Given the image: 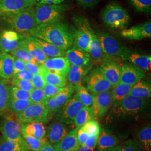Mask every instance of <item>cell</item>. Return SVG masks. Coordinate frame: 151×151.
Masks as SVG:
<instances>
[{"mask_svg": "<svg viewBox=\"0 0 151 151\" xmlns=\"http://www.w3.org/2000/svg\"><path fill=\"white\" fill-rule=\"evenodd\" d=\"M28 33L30 37L43 40L65 51L73 43L74 31L60 22L39 25Z\"/></svg>", "mask_w": 151, "mask_h": 151, "instance_id": "1", "label": "cell"}, {"mask_svg": "<svg viewBox=\"0 0 151 151\" xmlns=\"http://www.w3.org/2000/svg\"><path fill=\"white\" fill-rule=\"evenodd\" d=\"M0 17L16 32L20 33L29 32L38 26L34 6L14 14L1 15Z\"/></svg>", "mask_w": 151, "mask_h": 151, "instance_id": "2", "label": "cell"}, {"mask_svg": "<svg viewBox=\"0 0 151 151\" xmlns=\"http://www.w3.org/2000/svg\"><path fill=\"white\" fill-rule=\"evenodd\" d=\"M101 19L107 27L116 29H125L130 20L126 10L114 2L109 4L104 8L101 13Z\"/></svg>", "mask_w": 151, "mask_h": 151, "instance_id": "3", "label": "cell"}, {"mask_svg": "<svg viewBox=\"0 0 151 151\" xmlns=\"http://www.w3.org/2000/svg\"><path fill=\"white\" fill-rule=\"evenodd\" d=\"M66 6L62 5H47L38 3L35 7V15L38 25L60 22Z\"/></svg>", "mask_w": 151, "mask_h": 151, "instance_id": "4", "label": "cell"}, {"mask_svg": "<svg viewBox=\"0 0 151 151\" xmlns=\"http://www.w3.org/2000/svg\"><path fill=\"white\" fill-rule=\"evenodd\" d=\"M97 37L100 41L104 54L110 57H118L128 60L131 53L127 48L123 46L113 36L106 32H99Z\"/></svg>", "mask_w": 151, "mask_h": 151, "instance_id": "5", "label": "cell"}, {"mask_svg": "<svg viewBox=\"0 0 151 151\" xmlns=\"http://www.w3.org/2000/svg\"><path fill=\"white\" fill-rule=\"evenodd\" d=\"M73 20L77 28L74 31L73 45L88 53L92 32L91 27L87 19L83 16H75Z\"/></svg>", "mask_w": 151, "mask_h": 151, "instance_id": "6", "label": "cell"}, {"mask_svg": "<svg viewBox=\"0 0 151 151\" xmlns=\"http://www.w3.org/2000/svg\"><path fill=\"white\" fill-rule=\"evenodd\" d=\"M21 123H43L49 120L48 109L45 106L38 104H31L22 113L17 115Z\"/></svg>", "mask_w": 151, "mask_h": 151, "instance_id": "7", "label": "cell"}, {"mask_svg": "<svg viewBox=\"0 0 151 151\" xmlns=\"http://www.w3.org/2000/svg\"><path fill=\"white\" fill-rule=\"evenodd\" d=\"M83 107V104L75 95L58 109L57 119L65 124H73L76 116Z\"/></svg>", "mask_w": 151, "mask_h": 151, "instance_id": "8", "label": "cell"}, {"mask_svg": "<svg viewBox=\"0 0 151 151\" xmlns=\"http://www.w3.org/2000/svg\"><path fill=\"white\" fill-rule=\"evenodd\" d=\"M147 106L146 99L128 95L115 104L116 113L122 115H134L139 113Z\"/></svg>", "mask_w": 151, "mask_h": 151, "instance_id": "9", "label": "cell"}, {"mask_svg": "<svg viewBox=\"0 0 151 151\" xmlns=\"http://www.w3.org/2000/svg\"><path fill=\"white\" fill-rule=\"evenodd\" d=\"M75 91V85L69 84L64 87L63 90L56 95L49 99L46 103L45 107L48 111L49 119H50L53 114L57 113L58 109L72 97Z\"/></svg>", "mask_w": 151, "mask_h": 151, "instance_id": "10", "label": "cell"}, {"mask_svg": "<svg viewBox=\"0 0 151 151\" xmlns=\"http://www.w3.org/2000/svg\"><path fill=\"white\" fill-rule=\"evenodd\" d=\"M87 90L95 94L109 91L113 87L106 79L100 68L92 71L86 78Z\"/></svg>", "mask_w": 151, "mask_h": 151, "instance_id": "11", "label": "cell"}, {"mask_svg": "<svg viewBox=\"0 0 151 151\" xmlns=\"http://www.w3.org/2000/svg\"><path fill=\"white\" fill-rule=\"evenodd\" d=\"M91 108L93 116L102 117L105 115L113 104L111 91L102 92L96 93Z\"/></svg>", "mask_w": 151, "mask_h": 151, "instance_id": "12", "label": "cell"}, {"mask_svg": "<svg viewBox=\"0 0 151 151\" xmlns=\"http://www.w3.org/2000/svg\"><path fill=\"white\" fill-rule=\"evenodd\" d=\"M1 131L4 139L22 143L25 142L21 134L20 124L10 116L6 117L1 125Z\"/></svg>", "mask_w": 151, "mask_h": 151, "instance_id": "13", "label": "cell"}, {"mask_svg": "<svg viewBox=\"0 0 151 151\" xmlns=\"http://www.w3.org/2000/svg\"><path fill=\"white\" fill-rule=\"evenodd\" d=\"M120 35L125 39L132 40H139L145 38H151V21L129 29H124L120 32Z\"/></svg>", "mask_w": 151, "mask_h": 151, "instance_id": "14", "label": "cell"}, {"mask_svg": "<svg viewBox=\"0 0 151 151\" xmlns=\"http://www.w3.org/2000/svg\"><path fill=\"white\" fill-rule=\"evenodd\" d=\"M36 0H0V15L14 14L34 6Z\"/></svg>", "mask_w": 151, "mask_h": 151, "instance_id": "15", "label": "cell"}, {"mask_svg": "<svg viewBox=\"0 0 151 151\" xmlns=\"http://www.w3.org/2000/svg\"><path fill=\"white\" fill-rule=\"evenodd\" d=\"M47 70L56 72L67 77L70 69V64L65 57L48 58L42 65Z\"/></svg>", "mask_w": 151, "mask_h": 151, "instance_id": "16", "label": "cell"}, {"mask_svg": "<svg viewBox=\"0 0 151 151\" xmlns=\"http://www.w3.org/2000/svg\"><path fill=\"white\" fill-rule=\"evenodd\" d=\"M145 77L144 72L137 67L128 65H124L121 67L120 82L133 85Z\"/></svg>", "mask_w": 151, "mask_h": 151, "instance_id": "17", "label": "cell"}, {"mask_svg": "<svg viewBox=\"0 0 151 151\" xmlns=\"http://www.w3.org/2000/svg\"><path fill=\"white\" fill-rule=\"evenodd\" d=\"M65 57L70 65H87L90 60V55L81 49L75 46L71 47L65 52Z\"/></svg>", "mask_w": 151, "mask_h": 151, "instance_id": "18", "label": "cell"}, {"mask_svg": "<svg viewBox=\"0 0 151 151\" xmlns=\"http://www.w3.org/2000/svg\"><path fill=\"white\" fill-rule=\"evenodd\" d=\"M46 132L49 140L52 145L58 143L69 133L66 124L59 121L50 124Z\"/></svg>", "mask_w": 151, "mask_h": 151, "instance_id": "19", "label": "cell"}, {"mask_svg": "<svg viewBox=\"0 0 151 151\" xmlns=\"http://www.w3.org/2000/svg\"><path fill=\"white\" fill-rule=\"evenodd\" d=\"M104 77L113 87L120 82L121 67L112 62H104L100 68Z\"/></svg>", "mask_w": 151, "mask_h": 151, "instance_id": "20", "label": "cell"}, {"mask_svg": "<svg viewBox=\"0 0 151 151\" xmlns=\"http://www.w3.org/2000/svg\"><path fill=\"white\" fill-rule=\"evenodd\" d=\"M78 128H76L65 136L58 143L53 145L57 151H77L79 147L77 139Z\"/></svg>", "mask_w": 151, "mask_h": 151, "instance_id": "21", "label": "cell"}, {"mask_svg": "<svg viewBox=\"0 0 151 151\" xmlns=\"http://www.w3.org/2000/svg\"><path fill=\"white\" fill-rule=\"evenodd\" d=\"M20 128L22 135H30L43 139L47 134L46 128L43 123H21Z\"/></svg>", "mask_w": 151, "mask_h": 151, "instance_id": "22", "label": "cell"}, {"mask_svg": "<svg viewBox=\"0 0 151 151\" xmlns=\"http://www.w3.org/2000/svg\"><path fill=\"white\" fill-rule=\"evenodd\" d=\"M27 37L34 43L36 44L48 58H54L65 55V50L59 48L52 44L30 36H28Z\"/></svg>", "mask_w": 151, "mask_h": 151, "instance_id": "23", "label": "cell"}, {"mask_svg": "<svg viewBox=\"0 0 151 151\" xmlns=\"http://www.w3.org/2000/svg\"><path fill=\"white\" fill-rule=\"evenodd\" d=\"M119 140L116 135L104 129L100 130L97 141L99 151H105L117 146Z\"/></svg>", "mask_w": 151, "mask_h": 151, "instance_id": "24", "label": "cell"}, {"mask_svg": "<svg viewBox=\"0 0 151 151\" xmlns=\"http://www.w3.org/2000/svg\"><path fill=\"white\" fill-rule=\"evenodd\" d=\"M135 142L143 151H151V126L147 124L137 133Z\"/></svg>", "mask_w": 151, "mask_h": 151, "instance_id": "25", "label": "cell"}, {"mask_svg": "<svg viewBox=\"0 0 151 151\" xmlns=\"http://www.w3.org/2000/svg\"><path fill=\"white\" fill-rule=\"evenodd\" d=\"M14 58L7 53L0 54V77L5 80L14 76Z\"/></svg>", "mask_w": 151, "mask_h": 151, "instance_id": "26", "label": "cell"}, {"mask_svg": "<svg viewBox=\"0 0 151 151\" xmlns=\"http://www.w3.org/2000/svg\"><path fill=\"white\" fill-rule=\"evenodd\" d=\"M22 44L27 49L32 57L36 60L39 65H43L44 62L48 58L38 45L29 39L27 37L25 38L22 37Z\"/></svg>", "mask_w": 151, "mask_h": 151, "instance_id": "27", "label": "cell"}, {"mask_svg": "<svg viewBox=\"0 0 151 151\" xmlns=\"http://www.w3.org/2000/svg\"><path fill=\"white\" fill-rule=\"evenodd\" d=\"M10 99V86L5 79L0 77V115L5 114L9 110Z\"/></svg>", "mask_w": 151, "mask_h": 151, "instance_id": "28", "label": "cell"}, {"mask_svg": "<svg viewBox=\"0 0 151 151\" xmlns=\"http://www.w3.org/2000/svg\"><path fill=\"white\" fill-rule=\"evenodd\" d=\"M129 95L145 99L149 98L151 96V85L143 79L139 80L132 86Z\"/></svg>", "mask_w": 151, "mask_h": 151, "instance_id": "29", "label": "cell"}, {"mask_svg": "<svg viewBox=\"0 0 151 151\" xmlns=\"http://www.w3.org/2000/svg\"><path fill=\"white\" fill-rule=\"evenodd\" d=\"M40 73L42 75L46 83L56 86L64 87L67 85V78L59 73L47 70L42 65Z\"/></svg>", "mask_w": 151, "mask_h": 151, "instance_id": "30", "label": "cell"}, {"mask_svg": "<svg viewBox=\"0 0 151 151\" xmlns=\"http://www.w3.org/2000/svg\"><path fill=\"white\" fill-rule=\"evenodd\" d=\"M86 65L80 66L70 65V69L67 76V80L73 85H80V82L86 75L89 68H87Z\"/></svg>", "mask_w": 151, "mask_h": 151, "instance_id": "31", "label": "cell"}, {"mask_svg": "<svg viewBox=\"0 0 151 151\" xmlns=\"http://www.w3.org/2000/svg\"><path fill=\"white\" fill-rule=\"evenodd\" d=\"M88 53L94 60L100 62L103 58L104 54L97 35L92 30V37L88 49Z\"/></svg>", "mask_w": 151, "mask_h": 151, "instance_id": "32", "label": "cell"}, {"mask_svg": "<svg viewBox=\"0 0 151 151\" xmlns=\"http://www.w3.org/2000/svg\"><path fill=\"white\" fill-rule=\"evenodd\" d=\"M133 85L119 82L113 87L111 93L112 101L114 104L120 102L124 97L129 95L130 90Z\"/></svg>", "mask_w": 151, "mask_h": 151, "instance_id": "33", "label": "cell"}, {"mask_svg": "<svg viewBox=\"0 0 151 151\" xmlns=\"http://www.w3.org/2000/svg\"><path fill=\"white\" fill-rule=\"evenodd\" d=\"M128 60L144 70L148 71L151 70V57L150 55L130 53Z\"/></svg>", "mask_w": 151, "mask_h": 151, "instance_id": "34", "label": "cell"}, {"mask_svg": "<svg viewBox=\"0 0 151 151\" xmlns=\"http://www.w3.org/2000/svg\"><path fill=\"white\" fill-rule=\"evenodd\" d=\"M26 142H19L3 138L0 141V151H29Z\"/></svg>", "mask_w": 151, "mask_h": 151, "instance_id": "35", "label": "cell"}, {"mask_svg": "<svg viewBox=\"0 0 151 151\" xmlns=\"http://www.w3.org/2000/svg\"><path fill=\"white\" fill-rule=\"evenodd\" d=\"M75 91H76V95L83 106L91 107L93 101L94 96L91 95L86 87L81 85H75Z\"/></svg>", "mask_w": 151, "mask_h": 151, "instance_id": "36", "label": "cell"}, {"mask_svg": "<svg viewBox=\"0 0 151 151\" xmlns=\"http://www.w3.org/2000/svg\"><path fill=\"white\" fill-rule=\"evenodd\" d=\"M93 115L91 107L83 106L79 111L74 119L73 123L76 128H80L87 122L93 118Z\"/></svg>", "mask_w": 151, "mask_h": 151, "instance_id": "37", "label": "cell"}, {"mask_svg": "<svg viewBox=\"0 0 151 151\" xmlns=\"http://www.w3.org/2000/svg\"><path fill=\"white\" fill-rule=\"evenodd\" d=\"M10 53L12 56L15 59L22 60L25 62H30L33 63H38L36 60L32 57V55L27 50V49L22 44V40L20 45Z\"/></svg>", "mask_w": 151, "mask_h": 151, "instance_id": "38", "label": "cell"}, {"mask_svg": "<svg viewBox=\"0 0 151 151\" xmlns=\"http://www.w3.org/2000/svg\"><path fill=\"white\" fill-rule=\"evenodd\" d=\"M21 40L11 41L0 35V51L4 53L11 52L20 45Z\"/></svg>", "mask_w": 151, "mask_h": 151, "instance_id": "39", "label": "cell"}, {"mask_svg": "<svg viewBox=\"0 0 151 151\" xmlns=\"http://www.w3.org/2000/svg\"><path fill=\"white\" fill-rule=\"evenodd\" d=\"M31 104L30 100H16L10 99L9 109L12 110L16 115L22 113Z\"/></svg>", "mask_w": 151, "mask_h": 151, "instance_id": "40", "label": "cell"}, {"mask_svg": "<svg viewBox=\"0 0 151 151\" xmlns=\"http://www.w3.org/2000/svg\"><path fill=\"white\" fill-rule=\"evenodd\" d=\"M22 137L25 140L29 149L32 151H39L44 143L46 141L45 139H39L33 136L22 135Z\"/></svg>", "mask_w": 151, "mask_h": 151, "instance_id": "41", "label": "cell"}, {"mask_svg": "<svg viewBox=\"0 0 151 151\" xmlns=\"http://www.w3.org/2000/svg\"><path fill=\"white\" fill-rule=\"evenodd\" d=\"M48 100L44 95L43 89L34 88L30 91V100L32 104H42L45 106Z\"/></svg>", "mask_w": 151, "mask_h": 151, "instance_id": "42", "label": "cell"}, {"mask_svg": "<svg viewBox=\"0 0 151 151\" xmlns=\"http://www.w3.org/2000/svg\"><path fill=\"white\" fill-rule=\"evenodd\" d=\"M30 92L18 88L10 87V98L16 100H30Z\"/></svg>", "mask_w": 151, "mask_h": 151, "instance_id": "43", "label": "cell"}, {"mask_svg": "<svg viewBox=\"0 0 151 151\" xmlns=\"http://www.w3.org/2000/svg\"><path fill=\"white\" fill-rule=\"evenodd\" d=\"M130 4L137 10L143 12H150L151 0H129Z\"/></svg>", "mask_w": 151, "mask_h": 151, "instance_id": "44", "label": "cell"}, {"mask_svg": "<svg viewBox=\"0 0 151 151\" xmlns=\"http://www.w3.org/2000/svg\"><path fill=\"white\" fill-rule=\"evenodd\" d=\"M81 128L89 135L90 134H99L100 132V127L96 121L92 119L87 122L86 124L82 126Z\"/></svg>", "mask_w": 151, "mask_h": 151, "instance_id": "45", "label": "cell"}, {"mask_svg": "<svg viewBox=\"0 0 151 151\" xmlns=\"http://www.w3.org/2000/svg\"><path fill=\"white\" fill-rule=\"evenodd\" d=\"M63 87L56 86L53 85L46 83L43 88L44 93L47 99H50L56 95L58 93L63 90Z\"/></svg>", "mask_w": 151, "mask_h": 151, "instance_id": "46", "label": "cell"}, {"mask_svg": "<svg viewBox=\"0 0 151 151\" xmlns=\"http://www.w3.org/2000/svg\"><path fill=\"white\" fill-rule=\"evenodd\" d=\"M11 83L14 86L17 87L28 91H31L34 88L32 82L30 81L14 78L12 80Z\"/></svg>", "mask_w": 151, "mask_h": 151, "instance_id": "47", "label": "cell"}, {"mask_svg": "<svg viewBox=\"0 0 151 151\" xmlns=\"http://www.w3.org/2000/svg\"><path fill=\"white\" fill-rule=\"evenodd\" d=\"M33 87L35 88L43 89L46 82L44 80L43 77L40 73L34 74L31 80Z\"/></svg>", "mask_w": 151, "mask_h": 151, "instance_id": "48", "label": "cell"}, {"mask_svg": "<svg viewBox=\"0 0 151 151\" xmlns=\"http://www.w3.org/2000/svg\"><path fill=\"white\" fill-rule=\"evenodd\" d=\"M122 151H142L134 140L129 139L125 142L122 146Z\"/></svg>", "mask_w": 151, "mask_h": 151, "instance_id": "49", "label": "cell"}, {"mask_svg": "<svg viewBox=\"0 0 151 151\" xmlns=\"http://www.w3.org/2000/svg\"><path fill=\"white\" fill-rule=\"evenodd\" d=\"M0 35L11 41L19 40L22 39V37L17 34V32L12 30H5Z\"/></svg>", "mask_w": 151, "mask_h": 151, "instance_id": "50", "label": "cell"}, {"mask_svg": "<svg viewBox=\"0 0 151 151\" xmlns=\"http://www.w3.org/2000/svg\"><path fill=\"white\" fill-rule=\"evenodd\" d=\"M99 135V134H90L83 146L95 150L97 147Z\"/></svg>", "mask_w": 151, "mask_h": 151, "instance_id": "51", "label": "cell"}, {"mask_svg": "<svg viewBox=\"0 0 151 151\" xmlns=\"http://www.w3.org/2000/svg\"><path fill=\"white\" fill-rule=\"evenodd\" d=\"M32 75H33L32 73H30L29 70L25 69L24 70H22L16 73V74L14 75L13 76H14V78L31 81L32 79Z\"/></svg>", "mask_w": 151, "mask_h": 151, "instance_id": "52", "label": "cell"}, {"mask_svg": "<svg viewBox=\"0 0 151 151\" xmlns=\"http://www.w3.org/2000/svg\"><path fill=\"white\" fill-rule=\"evenodd\" d=\"M89 134L81 128H79L77 132V139L80 146H83L87 139L88 138Z\"/></svg>", "mask_w": 151, "mask_h": 151, "instance_id": "53", "label": "cell"}, {"mask_svg": "<svg viewBox=\"0 0 151 151\" xmlns=\"http://www.w3.org/2000/svg\"><path fill=\"white\" fill-rule=\"evenodd\" d=\"M26 69L29 70L32 75L40 73L41 69V65H39L38 63H33L27 62H25Z\"/></svg>", "mask_w": 151, "mask_h": 151, "instance_id": "54", "label": "cell"}, {"mask_svg": "<svg viewBox=\"0 0 151 151\" xmlns=\"http://www.w3.org/2000/svg\"><path fill=\"white\" fill-rule=\"evenodd\" d=\"M26 69L25 62L22 60L14 58V75Z\"/></svg>", "mask_w": 151, "mask_h": 151, "instance_id": "55", "label": "cell"}, {"mask_svg": "<svg viewBox=\"0 0 151 151\" xmlns=\"http://www.w3.org/2000/svg\"><path fill=\"white\" fill-rule=\"evenodd\" d=\"M100 0H77L78 4L82 7L89 8L96 5Z\"/></svg>", "mask_w": 151, "mask_h": 151, "instance_id": "56", "label": "cell"}, {"mask_svg": "<svg viewBox=\"0 0 151 151\" xmlns=\"http://www.w3.org/2000/svg\"><path fill=\"white\" fill-rule=\"evenodd\" d=\"M40 4L47 5H60L65 0H36Z\"/></svg>", "mask_w": 151, "mask_h": 151, "instance_id": "57", "label": "cell"}, {"mask_svg": "<svg viewBox=\"0 0 151 151\" xmlns=\"http://www.w3.org/2000/svg\"><path fill=\"white\" fill-rule=\"evenodd\" d=\"M39 151H57L53 145H51L47 140H46L42 146Z\"/></svg>", "mask_w": 151, "mask_h": 151, "instance_id": "58", "label": "cell"}, {"mask_svg": "<svg viewBox=\"0 0 151 151\" xmlns=\"http://www.w3.org/2000/svg\"><path fill=\"white\" fill-rule=\"evenodd\" d=\"M95 150L88 148L85 146H79L77 151H94Z\"/></svg>", "mask_w": 151, "mask_h": 151, "instance_id": "59", "label": "cell"}, {"mask_svg": "<svg viewBox=\"0 0 151 151\" xmlns=\"http://www.w3.org/2000/svg\"><path fill=\"white\" fill-rule=\"evenodd\" d=\"M105 151H122V146H116L109 150Z\"/></svg>", "mask_w": 151, "mask_h": 151, "instance_id": "60", "label": "cell"}]
</instances>
